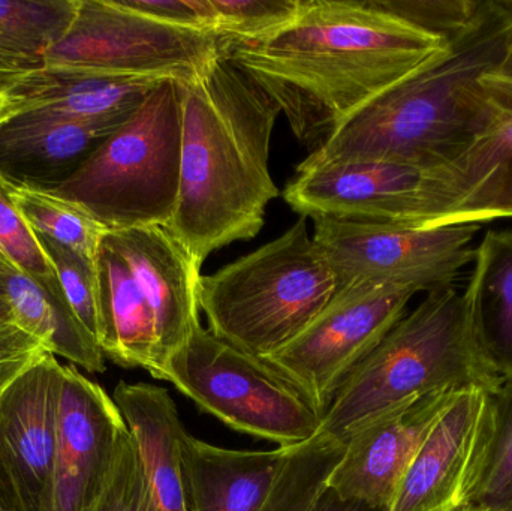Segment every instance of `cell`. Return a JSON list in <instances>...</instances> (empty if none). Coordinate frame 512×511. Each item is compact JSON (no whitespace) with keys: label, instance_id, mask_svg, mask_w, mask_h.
Listing matches in <instances>:
<instances>
[{"label":"cell","instance_id":"obj_1","mask_svg":"<svg viewBox=\"0 0 512 511\" xmlns=\"http://www.w3.org/2000/svg\"><path fill=\"white\" fill-rule=\"evenodd\" d=\"M445 45L372 0H301L282 29L252 41L224 39L222 53L279 107L313 155Z\"/></svg>","mask_w":512,"mask_h":511},{"label":"cell","instance_id":"obj_2","mask_svg":"<svg viewBox=\"0 0 512 511\" xmlns=\"http://www.w3.org/2000/svg\"><path fill=\"white\" fill-rule=\"evenodd\" d=\"M280 110L224 53L183 84L180 185L167 230L203 267L216 249L251 240L280 191L270 143Z\"/></svg>","mask_w":512,"mask_h":511},{"label":"cell","instance_id":"obj_3","mask_svg":"<svg viewBox=\"0 0 512 511\" xmlns=\"http://www.w3.org/2000/svg\"><path fill=\"white\" fill-rule=\"evenodd\" d=\"M512 48V12L487 0L471 29L447 42L426 65L361 108L297 170L352 162L445 167L487 131L501 105L481 78Z\"/></svg>","mask_w":512,"mask_h":511},{"label":"cell","instance_id":"obj_4","mask_svg":"<svg viewBox=\"0 0 512 511\" xmlns=\"http://www.w3.org/2000/svg\"><path fill=\"white\" fill-rule=\"evenodd\" d=\"M504 381L475 338L463 296L454 287L426 294L340 386L322 431L345 441L361 426L412 398Z\"/></svg>","mask_w":512,"mask_h":511},{"label":"cell","instance_id":"obj_5","mask_svg":"<svg viewBox=\"0 0 512 511\" xmlns=\"http://www.w3.org/2000/svg\"><path fill=\"white\" fill-rule=\"evenodd\" d=\"M337 288L336 273L300 216L273 242L201 276L198 303L210 332L265 359L297 338Z\"/></svg>","mask_w":512,"mask_h":511},{"label":"cell","instance_id":"obj_6","mask_svg":"<svg viewBox=\"0 0 512 511\" xmlns=\"http://www.w3.org/2000/svg\"><path fill=\"white\" fill-rule=\"evenodd\" d=\"M183 83L164 80L62 185L108 231L167 227L180 185Z\"/></svg>","mask_w":512,"mask_h":511},{"label":"cell","instance_id":"obj_7","mask_svg":"<svg viewBox=\"0 0 512 511\" xmlns=\"http://www.w3.org/2000/svg\"><path fill=\"white\" fill-rule=\"evenodd\" d=\"M159 380L228 428L277 447L301 446L322 431L324 416L285 375L203 326L171 354Z\"/></svg>","mask_w":512,"mask_h":511},{"label":"cell","instance_id":"obj_8","mask_svg":"<svg viewBox=\"0 0 512 511\" xmlns=\"http://www.w3.org/2000/svg\"><path fill=\"white\" fill-rule=\"evenodd\" d=\"M224 39L126 8L120 0H78L74 20L45 53V68L191 83L222 54Z\"/></svg>","mask_w":512,"mask_h":511},{"label":"cell","instance_id":"obj_9","mask_svg":"<svg viewBox=\"0 0 512 511\" xmlns=\"http://www.w3.org/2000/svg\"><path fill=\"white\" fill-rule=\"evenodd\" d=\"M313 240L330 263L340 287L378 282L430 293L453 287L474 261L480 224H358L313 218Z\"/></svg>","mask_w":512,"mask_h":511},{"label":"cell","instance_id":"obj_10","mask_svg":"<svg viewBox=\"0 0 512 511\" xmlns=\"http://www.w3.org/2000/svg\"><path fill=\"white\" fill-rule=\"evenodd\" d=\"M415 294L412 288L378 282L337 288L321 314L265 360L324 416L352 371L405 317Z\"/></svg>","mask_w":512,"mask_h":511},{"label":"cell","instance_id":"obj_11","mask_svg":"<svg viewBox=\"0 0 512 511\" xmlns=\"http://www.w3.org/2000/svg\"><path fill=\"white\" fill-rule=\"evenodd\" d=\"M304 218L430 227L438 218L435 168L352 162L297 170L283 191Z\"/></svg>","mask_w":512,"mask_h":511},{"label":"cell","instance_id":"obj_12","mask_svg":"<svg viewBox=\"0 0 512 511\" xmlns=\"http://www.w3.org/2000/svg\"><path fill=\"white\" fill-rule=\"evenodd\" d=\"M495 393L468 387L430 429L387 511H456L472 503L495 431Z\"/></svg>","mask_w":512,"mask_h":511},{"label":"cell","instance_id":"obj_13","mask_svg":"<svg viewBox=\"0 0 512 511\" xmlns=\"http://www.w3.org/2000/svg\"><path fill=\"white\" fill-rule=\"evenodd\" d=\"M126 426L113 396L62 366L47 511H84L102 488Z\"/></svg>","mask_w":512,"mask_h":511},{"label":"cell","instance_id":"obj_14","mask_svg":"<svg viewBox=\"0 0 512 511\" xmlns=\"http://www.w3.org/2000/svg\"><path fill=\"white\" fill-rule=\"evenodd\" d=\"M62 363L45 353L0 395V485L15 511H47Z\"/></svg>","mask_w":512,"mask_h":511},{"label":"cell","instance_id":"obj_15","mask_svg":"<svg viewBox=\"0 0 512 511\" xmlns=\"http://www.w3.org/2000/svg\"><path fill=\"white\" fill-rule=\"evenodd\" d=\"M460 392L409 399L361 426L345 440L328 489L343 500L387 511L424 438Z\"/></svg>","mask_w":512,"mask_h":511},{"label":"cell","instance_id":"obj_16","mask_svg":"<svg viewBox=\"0 0 512 511\" xmlns=\"http://www.w3.org/2000/svg\"><path fill=\"white\" fill-rule=\"evenodd\" d=\"M104 242L125 258L152 309L164 371L171 354L201 326V269L161 225L110 231Z\"/></svg>","mask_w":512,"mask_h":511},{"label":"cell","instance_id":"obj_17","mask_svg":"<svg viewBox=\"0 0 512 511\" xmlns=\"http://www.w3.org/2000/svg\"><path fill=\"white\" fill-rule=\"evenodd\" d=\"M135 111L92 120L45 113L11 117L0 123V176L14 186L51 191Z\"/></svg>","mask_w":512,"mask_h":511},{"label":"cell","instance_id":"obj_18","mask_svg":"<svg viewBox=\"0 0 512 511\" xmlns=\"http://www.w3.org/2000/svg\"><path fill=\"white\" fill-rule=\"evenodd\" d=\"M113 399L140 455L156 511H189L183 438L188 434L168 390L120 381Z\"/></svg>","mask_w":512,"mask_h":511},{"label":"cell","instance_id":"obj_19","mask_svg":"<svg viewBox=\"0 0 512 511\" xmlns=\"http://www.w3.org/2000/svg\"><path fill=\"white\" fill-rule=\"evenodd\" d=\"M295 447L231 450L183 438L189 511H261Z\"/></svg>","mask_w":512,"mask_h":511},{"label":"cell","instance_id":"obj_20","mask_svg":"<svg viewBox=\"0 0 512 511\" xmlns=\"http://www.w3.org/2000/svg\"><path fill=\"white\" fill-rule=\"evenodd\" d=\"M159 83L150 78L111 77L42 66L2 93L0 123L26 113L80 120L132 113Z\"/></svg>","mask_w":512,"mask_h":511},{"label":"cell","instance_id":"obj_21","mask_svg":"<svg viewBox=\"0 0 512 511\" xmlns=\"http://www.w3.org/2000/svg\"><path fill=\"white\" fill-rule=\"evenodd\" d=\"M98 344L105 359L126 369L162 371L155 318L137 278L122 255L102 242L96 258Z\"/></svg>","mask_w":512,"mask_h":511},{"label":"cell","instance_id":"obj_22","mask_svg":"<svg viewBox=\"0 0 512 511\" xmlns=\"http://www.w3.org/2000/svg\"><path fill=\"white\" fill-rule=\"evenodd\" d=\"M462 294L478 345L502 381L512 380V230H492L475 249Z\"/></svg>","mask_w":512,"mask_h":511},{"label":"cell","instance_id":"obj_23","mask_svg":"<svg viewBox=\"0 0 512 511\" xmlns=\"http://www.w3.org/2000/svg\"><path fill=\"white\" fill-rule=\"evenodd\" d=\"M3 276L6 302L21 329L42 347L69 365L90 374L105 371V356L98 341L87 332L65 296L42 290L35 281L11 267Z\"/></svg>","mask_w":512,"mask_h":511},{"label":"cell","instance_id":"obj_24","mask_svg":"<svg viewBox=\"0 0 512 511\" xmlns=\"http://www.w3.org/2000/svg\"><path fill=\"white\" fill-rule=\"evenodd\" d=\"M78 0H0V95L44 66V56L68 30Z\"/></svg>","mask_w":512,"mask_h":511},{"label":"cell","instance_id":"obj_25","mask_svg":"<svg viewBox=\"0 0 512 511\" xmlns=\"http://www.w3.org/2000/svg\"><path fill=\"white\" fill-rule=\"evenodd\" d=\"M511 159L512 108L501 105L492 125L465 153L451 164L436 168L439 218L435 225L441 224L460 204L474 197Z\"/></svg>","mask_w":512,"mask_h":511},{"label":"cell","instance_id":"obj_26","mask_svg":"<svg viewBox=\"0 0 512 511\" xmlns=\"http://www.w3.org/2000/svg\"><path fill=\"white\" fill-rule=\"evenodd\" d=\"M11 197L35 233L96 263L102 242L110 231L83 207L53 192L27 186L12 185Z\"/></svg>","mask_w":512,"mask_h":511},{"label":"cell","instance_id":"obj_27","mask_svg":"<svg viewBox=\"0 0 512 511\" xmlns=\"http://www.w3.org/2000/svg\"><path fill=\"white\" fill-rule=\"evenodd\" d=\"M345 452V441L321 434L297 446L261 511H313Z\"/></svg>","mask_w":512,"mask_h":511},{"label":"cell","instance_id":"obj_28","mask_svg":"<svg viewBox=\"0 0 512 511\" xmlns=\"http://www.w3.org/2000/svg\"><path fill=\"white\" fill-rule=\"evenodd\" d=\"M11 189V183L0 176V249L15 269L29 276L42 290L65 296L56 270L35 231L24 221L12 201Z\"/></svg>","mask_w":512,"mask_h":511},{"label":"cell","instance_id":"obj_29","mask_svg":"<svg viewBox=\"0 0 512 511\" xmlns=\"http://www.w3.org/2000/svg\"><path fill=\"white\" fill-rule=\"evenodd\" d=\"M493 398L495 431L472 503L512 511V380L504 381Z\"/></svg>","mask_w":512,"mask_h":511},{"label":"cell","instance_id":"obj_30","mask_svg":"<svg viewBox=\"0 0 512 511\" xmlns=\"http://www.w3.org/2000/svg\"><path fill=\"white\" fill-rule=\"evenodd\" d=\"M84 511H156L140 455L128 429L120 438L102 488Z\"/></svg>","mask_w":512,"mask_h":511},{"label":"cell","instance_id":"obj_31","mask_svg":"<svg viewBox=\"0 0 512 511\" xmlns=\"http://www.w3.org/2000/svg\"><path fill=\"white\" fill-rule=\"evenodd\" d=\"M216 33L225 41H252L289 23L301 0H210Z\"/></svg>","mask_w":512,"mask_h":511},{"label":"cell","instance_id":"obj_32","mask_svg":"<svg viewBox=\"0 0 512 511\" xmlns=\"http://www.w3.org/2000/svg\"><path fill=\"white\" fill-rule=\"evenodd\" d=\"M378 8L445 42L471 29L487 0H372Z\"/></svg>","mask_w":512,"mask_h":511},{"label":"cell","instance_id":"obj_33","mask_svg":"<svg viewBox=\"0 0 512 511\" xmlns=\"http://www.w3.org/2000/svg\"><path fill=\"white\" fill-rule=\"evenodd\" d=\"M56 270L63 293L87 332L98 341V279L95 264L35 233Z\"/></svg>","mask_w":512,"mask_h":511},{"label":"cell","instance_id":"obj_34","mask_svg":"<svg viewBox=\"0 0 512 511\" xmlns=\"http://www.w3.org/2000/svg\"><path fill=\"white\" fill-rule=\"evenodd\" d=\"M504 218H512V159L439 225L481 224Z\"/></svg>","mask_w":512,"mask_h":511},{"label":"cell","instance_id":"obj_35","mask_svg":"<svg viewBox=\"0 0 512 511\" xmlns=\"http://www.w3.org/2000/svg\"><path fill=\"white\" fill-rule=\"evenodd\" d=\"M45 353L41 342L21 329L11 309H0V395Z\"/></svg>","mask_w":512,"mask_h":511},{"label":"cell","instance_id":"obj_36","mask_svg":"<svg viewBox=\"0 0 512 511\" xmlns=\"http://www.w3.org/2000/svg\"><path fill=\"white\" fill-rule=\"evenodd\" d=\"M126 8L173 26L216 33V15L210 0H120ZM219 36V35H218Z\"/></svg>","mask_w":512,"mask_h":511},{"label":"cell","instance_id":"obj_37","mask_svg":"<svg viewBox=\"0 0 512 511\" xmlns=\"http://www.w3.org/2000/svg\"><path fill=\"white\" fill-rule=\"evenodd\" d=\"M481 83L498 104L512 108V48L495 71L481 78Z\"/></svg>","mask_w":512,"mask_h":511},{"label":"cell","instance_id":"obj_38","mask_svg":"<svg viewBox=\"0 0 512 511\" xmlns=\"http://www.w3.org/2000/svg\"><path fill=\"white\" fill-rule=\"evenodd\" d=\"M313 511H384L373 509L367 504L355 500H343L339 495L327 489L319 498Z\"/></svg>","mask_w":512,"mask_h":511},{"label":"cell","instance_id":"obj_39","mask_svg":"<svg viewBox=\"0 0 512 511\" xmlns=\"http://www.w3.org/2000/svg\"><path fill=\"white\" fill-rule=\"evenodd\" d=\"M0 511H15L11 500H9L6 492L3 491L2 485H0Z\"/></svg>","mask_w":512,"mask_h":511},{"label":"cell","instance_id":"obj_40","mask_svg":"<svg viewBox=\"0 0 512 511\" xmlns=\"http://www.w3.org/2000/svg\"><path fill=\"white\" fill-rule=\"evenodd\" d=\"M12 266L11 261L8 260V258L5 257V254H3L2 249H0V275H5L6 272H8L9 269H11Z\"/></svg>","mask_w":512,"mask_h":511},{"label":"cell","instance_id":"obj_41","mask_svg":"<svg viewBox=\"0 0 512 511\" xmlns=\"http://www.w3.org/2000/svg\"><path fill=\"white\" fill-rule=\"evenodd\" d=\"M456 511H498L495 509H490V507L480 506V504L469 503L466 506H463L462 509Z\"/></svg>","mask_w":512,"mask_h":511},{"label":"cell","instance_id":"obj_42","mask_svg":"<svg viewBox=\"0 0 512 511\" xmlns=\"http://www.w3.org/2000/svg\"><path fill=\"white\" fill-rule=\"evenodd\" d=\"M0 309H9L6 302L5 290H3V276L0 275Z\"/></svg>","mask_w":512,"mask_h":511},{"label":"cell","instance_id":"obj_43","mask_svg":"<svg viewBox=\"0 0 512 511\" xmlns=\"http://www.w3.org/2000/svg\"><path fill=\"white\" fill-rule=\"evenodd\" d=\"M502 5L505 6V8L508 9V11L512 12V0H501Z\"/></svg>","mask_w":512,"mask_h":511},{"label":"cell","instance_id":"obj_44","mask_svg":"<svg viewBox=\"0 0 512 511\" xmlns=\"http://www.w3.org/2000/svg\"><path fill=\"white\" fill-rule=\"evenodd\" d=\"M3 107V95H0V110H2Z\"/></svg>","mask_w":512,"mask_h":511}]
</instances>
